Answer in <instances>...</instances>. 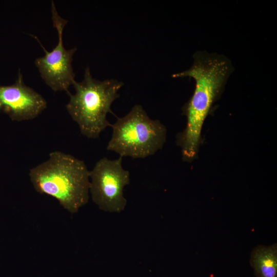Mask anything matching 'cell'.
Instances as JSON below:
<instances>
[{"instance_id": "1", "label": "cell", "mask_w": 277, "mask_h": 277, "mask_svg": "<svg viewBox=\"0 0 277 277\" xmlns=\"http://www.w3.org/2000/svg\"><path fill=\"white\" fill-rule=\"evenodd\" d=\"M193 57V63L189 69L172 75L174 78L192 77L195 82L193 95L182 109L187 118L186 127L177 134L176 140L186 162L195 157L204 122L233 71L230 60L223 55L197 51Z\"/></svg>"}, {"instance_id": "4", "label": "cell", "mask_w": 277, "mask_h": 277, "mask_svg": "<svg viewBox=\"0 0 277 277\" xmlns=\"http://www.w3.org/2000/svg\"><path fill=\"white\" fill-rule=\"evenodd\" d=\"M111 125L112 134L107 149L121 157L144 159L162 149L166 129L159 120L151 119L142 106L135 105Z\"/></svg>"}, {"instance_id": "6", "label": "cell", "mask_w": 277, "mask_h": 277, "mask_svg": "<svg viewBox=\"0 0 277 277\" xmlns=\"http://www.w3.org/2000/svg\"><path fill=\"white\" fill-rule=\"evenodd\" d=\"M52 21L58 34V42L51 51H48L37 40L45 51V55L34 62L45 83L54 91H65L68 94L69 87L75 82L72 62L77 48L66 49L63 44V34L68 21L58 13L55 4L51 2Z\"/></svg>"}, {"instance_id": "2", "label": "cell", "mask_w": 277, "mask_h": 277, "mask_svg": "<svg viewBox=\"0 0 277 277\" xmlns=\"http://www.w3.org/2000/svg\"><path fill=\"white\" fill-rule=\"evenodd\" d=\"M89 173L82 160L54 151L47 160L31 168L29 176L36 192L54 197L65 209L74 213L88 202Z\"/></svg>"}, {"instance_id": "3", "label": "cell", "mask_w": 277, "mask_h": 277, "mask_svg": "<svg viewBox=\"0 0 277 277\" xmlns=\"http://www.w3.org/2000/svg\"><path fill=\"white\" fill-rule=\"evenodd\" d=\"M75 93L70 97L66 108L77 124L81 133L89 138H97L111 125L107 120L112 103L120 96L119 90L123 85L116 80L100 81L94 78L87 67L83 80L73 84Z\"/></svg>"}, {"instance_id": "5", "label": "cell", "mask_w": 277, "mask_h": 277, "mask_svg": "<svg viewBox=\"0 0 277 277\" xmlns=\"http://www.w3.org/2000/svg\"><path fill=\"white\" fill-rule=\"evenodd\" d=\"M123 157L111 160L105 157L90 171L89 192L99 209L110 212L124 210L127 200L123 189L130 183V174L122 166Z\"/></svg>"}, {"instance_id": "7", "label": "cell", "mask_w": 277, "mask_h": 277, "mask_svg": "<svg viewBox=\"0 0 277 277\" xmlns=\"http://www.w3.org/2000/svg\"><path fill=\"white\" fill-rule=\"evenodd\" d=\"M47 107L44 97L25 85L20 71L14 83L0 85V112L8 115L12 121L34 119Z\"/></svg>"}, {"instance_id": "8", "label": "cell", "mask_w": 277, "mask_h": 277, "mask_svg": "<svg viewBox=\"0 0 277 277\" xmlns=\"http://www.w3.org/2000/svg\"><path fill=\"white\" fill-rule=\"evenodd\" d=\"M250 264L255 277H277V244L258 245L251 251Z\"/></svg>"}]
</instances>
